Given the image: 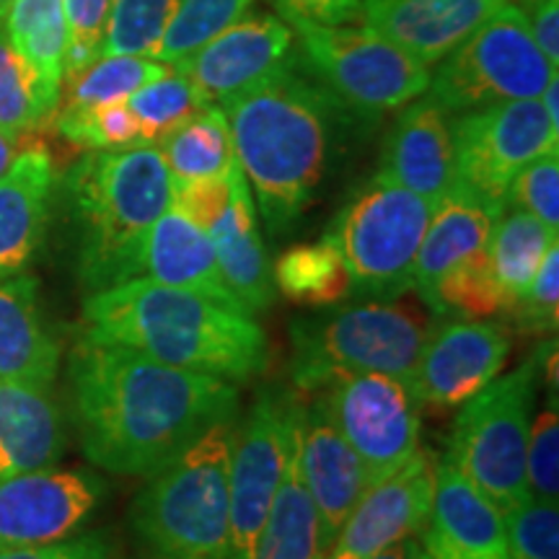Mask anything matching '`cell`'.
Masks as SVG:
<instances>
[{"label":"cell","instance_id":"6da1fadb","mask_svg":"<svg viewBox=\"0 0 559 559\" xmlns=\"http://www.w3.org/2000/svg\"><path fill=\"white\" fill-rule=\"evenodd\" d=\"M68 386L83 456L120 477L160 472L239 409L236 383L88 340L70 353Z\"/></svg>","mask_w":559,"mask_h":559},{"label":"cell","instance_id":"7a4b0ae2","mask_svg":"<svg viewBox=\"0 0 559 559\" xmlns=\"http://www.w3.org/2000/svg\"><path fill=\"white\" fill-rule=\"evenodd\" d=\"M81 340L230 383L254 379L270 366L267 337L251 313L148 277L88 293Z\"/></svg>","mask_w":559,"mask_h":559},{"label":"cell","instance_id":"3957f363","mask_svg":"<svg viewBox=\"0 0 559 559\" xmlns=\"http://www.w3.org/2000/svg\"><path fill=\"white\" fill-rule=\"evenodd\" d=\"M221 109L270 234H285L317 198L340 104L300 73L296 55Z\"/></svg>","mask_w":559,"mask_h":559},{"label":"cell","instance_id":"277c9868","mask_svg":"<svg viewBox=\"0 0 559 559\" xmlns=\"http://www.w3.org/2000/svg\"><path fill=\"white\" fill-rule=\"evenodd\" d=\"M62 198L83 290L99 293L140 277L145 236L171 200L158 145L88 151L68 169Z\"/></svg>","mask_w":559,"mask_h":559},{"label":"cell","instance_id":"5b68a950","mask_svg":"<svg viewBox=\"0 0 559 559\" xmlns=\"http://www.w3.org/2000/svg\"><path fill=\"white\" fill-rule=\"evenodd\" d=\"M236 425L221 423L169 466L151 474L130 508V534L145 559L228 557V466Z\"/></svg>","mask_w":559,"mask_h":559},{"label":"cell","instance_id":"8992f818","mask_svg":"<svg viewBox=\"0 0 559 559\" xmlns=\"http://www.w3.org/2000/svg\"><path fill=\"white\" fill-rule=\"evenodd\" d=\"M438 321L417 290L296 319L290 324L293 381L304 391H321L342 373H389L412 381Z\"/></svg>","mask_w":559,"mask_h":559},{"label":"cell","instance_id":"52a82bcc","mask_svg":"<svg viewBox=\"0 0 559 559\" xmlns=\"http://www.w3.org/2000/svg\"><path fill=\"white\" fill-rule=\"evenodd\" d=\"M539 362L534 355L508 376L489 381L461 404L451 430L445 456L500 513L531 498L526 451Z\"/></svg>","mask_w":559,"mask_h":559},{"label":"cell","instance_id":"ba28073f","mask_svg":"<svg viewBox=\"0 0 559 559\" xmlns=\"http://www.w3.org/2000/svg\"><path fill=\"white\" fill-rule=\"evenodd\" d=\"M298 37V60L340 107L381 117L415 102L430 86V68L373 29L283 19Z\"/></svg>","mask_w":559,"mask_h":559},{"label":"cell","instance_id":"9c48e42d","mask_svg":"<svg viewBox=\"0 0 559 559\" xmlns=\"http://www.w3.org/2000/svg\"><path fill=\"white\" fill-rule=\"evenodd\" d=\"M438 202L376 179L342 207L330 239L345 257L353 293L394 298L415 290L417 249Z\"/></svg>","mask_w":559,"mask_h":559},{"label":"cell","instance_id":"30bf717a","mask_svg":"<svg viewBox=\"0 0 559 559\" xmlns=\"http://www.w3.org/2000/svg\"><path fill=\"white\" fill-rule=\"evenodd\" d=\"M445 58L436 79H430L428 96L449 115L539 99L557 75L531 37L526 13L508 3Z\"/></svg>","mask_w":559,"mask_h":559},{"label":"cell","instance_id":"8fae6325","mask_svg":"<svg viewBox=\"0 0 559 559\" xmlns=\"http://www.w3.org/2000/svg\"><path fill=\"white\" fill-rule=\"evenodd\" d=\"M456 187L502 213L510 181L531 160L559 151V130L551 128L539 99L502 102L464 111L451 124Z\"/></svg>","mask_w":559,"mask_h":559},{"label":"cell","instance_id":"7c38bea8","mask_svg":"<svg viewBox=\"0 0 559 559\" xmlns=\"http://www.w3.org/2000/svg\"><path fill=\"white\" fill-rule=\"evenodd\" d=\"M321 402L366 464L370 485L391 477L417 453L423 404L412 381L389 373H342L326 383Z\"/></svg>","mask_w":559,"mask_h":559},{"label":"cell","instance_id":"4fadbf2b","mask_svg":"<svg viewBox=\"0 0 559 559\" xmlns=\"http://www.w3.org/2000/svg\"><path fill=\"white\" fill-rule=\"evenodd\" d=\"M298 400L264 389L234 432L228 466V557L251 559L283 479Z\"/></svg>","mask_w":559,"mask_h":559},{"label":"cell","instance_id":"5bb4252c","mask_svg":"<svg viewBox=\"0 0 559 559\" xmlns=\"http://www.w3.org/2000/svg\"><path fill=\"white\" fill-rule=\"evenodd\" d=\"M107 498L88 469L47 466L0 481V549L39 547L81 534Z\"/></svg>","mask_w":559,"mask_h":559},{"label":"cell","instance_id":"9a60e30c","mask_svg":"<svg viewBox=\"0 0 559 559\" xmlns=\"http://www.w3.org/2000/svg\"><path fill=\"white\" fill-rule=\"evenodd\" d=\"M510 355V334L492 319L438 321L419 355L415 386L419 404L449 412L498 379Z\"/></svg>","mask_w":559,"mask_h":559},{"label":"cell","instance_id":"2e32d148","mask_svg":"<svg viewBox=\"0 0 559 559\" xmlns=\"http://www.w3.org/2000/svg\"><path fill=\"white\" fill-rule=\"evenodd\" d=\"M438 456L419 445L402 469L368 487L324 559H370L391 544L417 536L428 519Z\"/></svg>","mask_w":559,"mask_h":559},{"label":"cell","instance_id":"e0dca14e","mask_svg":"<svg viewBox=\"0 0 559 559\" xmlns=\"http://www.w3.org/2000/svg\"><path fill=\"white\" fill-rule=\"evenodd\" d=\"M293 29L277 16H249L215 34L174 70L190 79L210 107H223L296 60Z\"/></svg>","mask_w":559,"mask_h":559},{"label":"cell","instance_id":"ac0fdd59","mask_svg":"<svg viewBox=\"0 0 559 559\" xmlns=\"http://www.w3.org/2000/svg\"><path fill=\"white\" fill-rule=\"evenodd\" d=\"M417 542L430 559H510L502 513L449 456L436 464V489Z\"/></svg>","mask_w":559,"mask_h":559},{"label":"cell","instance_id":"d6986e66","mask_svg":"<svg viewBox=\"0 0 559 559\" xmlns=\"http://www.w3.org/2000/svg\"><path fill=\"white\" fill-rule=\"evenodd\" d=\"M300 474L317 508L321 547L326 555L347 515L368 492L370 477L321 400L304 409L300 417Z\"/></svg>","mask_w":559,"mask_h":559},{"label":"cell","instance_id":"ffe728a7","mask_svg":"<svg viewBox=\"0 0 559 559\" xmlns=\"http://www.w3.org/2000/svg\"><path fill=\"white\" fill-rule=\"evenodd\" d=\"M506 3L508 0H360V11L368 29L379 32L391 45L430 68Z\"/></svg>","mask_w":559,"mask_h":559},{"label":"cell","instance_id":"44dd1931","mask_svg":"<svg viewBox=\"0 0 559 559\" xmlns=\"http://www.w3.org/2000/svg\"><path fill=\"white\" fill-rule=\"evenodd\" d=\"M376 179L440 202L456 187L449 111L430 96L404 104L383 143Z\"/></svg>","mask_w":559,"mask_h":559},{"label":"cell","instance_id":"7402d4cb","mask_svg":"<svg viewBox=\"0 0 559 559\" xmlns=\"http://www.w3.org/2000/svg\"><path fill=\"white\" fill-rule=\"evenodd\" d=\"M55 160L34 135L0 177V280L21 275L37 260L55 194Z\"/></svg>","mask_w":559,"mask_h":559},{"label":"cell","instance_id":"603a6c76","mask_svg":"<svg viewBox=\"0 0 559 559\" xmlns=\"http://www.w3.org/2000/svg\"><path fill=\"white\" fill-rule=\"evenodd\" d=\"M39 280L29 272L0 280V381L52 389L62 347L41 309Z\"/></svg>","mask_w":559,"mask_h":559},{"label":"cell","instance_id":"cb8c5ba5","mask_svg":"<svg viewBox=\"0 0 559 559\" xmlns=\"http://www.w3.org/2000/svg\"><path fill=\"white\" fill-rule=\"evenodd\" d=\"M221 275L228 290L247 313L270 309L275 300V280L264 249L257 202L251 198L249 181L239 160L230 169V200L218 221L210 226Z\"/></svg>","mask_w":559,"mask_h":559},{"label":"cell","instance_id":"d4e9b609","mask_svg":"<svg viewBox=\"0 0 559 559\" xmlns=\"http://www.w3.org/2000/svg\"><path fill=\"white\" fill-rule=\"evenodd\" d=\"M143 272L160 285L198 293V296L218 300L228 309L243 311L221 275L207 230L174 207H166V213L153 223L145 236L140 275Z\"/></svg>","mask_w":559,"mask_h":559},{"label":"cell","instance_id":"484cf974","mask_svg":"<svg viewBox=\"0 0 559 559\" xmlns=\"http://www.w3.org/2000/svg\"><path fill=\"white\" fill-rule=\"evenodd\" d=\"M66 417L50 389L0 381V481L58 466Z\"/></svg>","mask_w":559,"mask_h":559},{"label":"cell","instance_id":"4316f807","mask_svg":"<svg viewBox=\"0 0 559 559\" xmlns=\"http://www.w3.org/2000/svg\"><path fill=\"white\" fill-rule=\"evenodd\" d=\"M498 218L500 213H495L492 207H487L485 202L461 190V187H453L438 202L428 230L423 236V243L417 249L415 270H412V285H415L417 296L425 304L436 290L438 280L453 264L489 249V236H492Z\"/></svg>","mask_w":559,"mask_h":559},{"label":"cell","instance_id":"83f0119b","mask_svg":"<svg viewBox=\"0 0 559 559\" xmlns=\"http://www.w3.org/2000/svg\"><path fill=\"white\" fill-rule=\"evenodd\" d=\"M300 417H304V407L298 402L288 436L283 479H280L251 559H324L319 515L300 474Z\"/></svg>","mask_w":559,"mask_h":559},{"label":"cell","instance_id":"f1b7e54d","mask_svg":"<svg viewBox=\"0 0 559 559\" xmlns=\"http://www.w3.org/2000/svg\"><path fill=\"white\" fill-rule=\"evenodd\" d=\"M272 280L285 298L311 309H330L353 293V275L330 236L283 251L272 267Z\"/></svg>","mask_w":559,"mask_h":559},{"label":"cell","instance_id":"f546056e","mask_svg":"<svg viewBox=\"0 0 559 559\" xmlns=\"http://www.w3.org/2000/svg\"><path fill=\"white\" fill-rule=\"evenodd\" d=\"M557 243V230L544 226L523 210H502L489 236V262L498 285L510 300V311L534 283L544 257Z\"/></svg>","mask_w":559,"mask_h":559},{"label":"cell","instance_id":"4dcf8cb0","mask_svg":"<svg viewBox=\"0 0 559 559\" xmlns=\"http://www.w3.org/2000/svg\"><path fill=\"white\" fill-rule=\"evenodd\" d=\"M11 45L52 94L62 99V70L68 50V21L62 0H11L5 13Z\"/></svg>","mask_w":559,"mask_h":559},{"label":"cell","instance_id":"1f68e13d","mask_svg":"<svg viewBox=\"0 0 559 559\" xmlns=\"http://www.w3.org/2000/svg\"><path fill=\"white\" fill-rule=\"evenodd\" d=\"M171 181L226 177L236 164L234 140L221 107H207L158 143Z\"/></svg>","mask_w":559,"mask_h":559},{"label":"cell","instance_id":"d6a6232c","mask_svg":"<svg viewBox=\"0 0 559 559\" xmlns=\"http://www.w3.org/2000/svg\"><path fill=\"white\" fill-rule=\"evenodd\" d=\"M60 107V94L41 83L29 62L11 45L5 21H0V130L26 140L52 124Z\"/></svg>","mask_w":559,"mask_h":559},{"label":"cell","instance_id":"836d02e7","mask_svg":"<svg viewBox=\"0 0 559 559\" xmlns=\"http://www.w3.org/2000/svg\"><path fill=\"white\" fill-rule=\"evenodd\" d=\"M171 70L169 62L145 58V55H102L81 75L62 83V88H66L62 107L86 109L99 107V104L124 102L140 86L171 73Z\"/></svg>","mask_w":559,"mask_h":559},{"label":"cell","instance_id":"e575fe53","mask_svg":"<svg viewBox=\"0 0 559 559\" xmlns=\"http://www.w3.org/2000/svg\"><path fill=\"white\" fill-rule=\"evenodd\" d=\"M428 306L438 317H449V313H459L464 319L508 317L510 300L498 285V277H495L489 249L453 264L438 280Z\"/></svg>","mask_w":559,"mask_h":559},{"label":"cell","instance_id":"d590c367","mask_svg":"<svg viewBox=\"0 0 559 559\" xmlns=\"http://www.w3.org/2000/svg\"><path fill=\"white\" fill-rule=\"evenodd\" d=\"M124 104L138 120L140 138L145 145H158L179 124L190 122L192 117L210 107L198 86L179 70H171V73L140 86L135 94L124 99Z\"/></svg>","mask_w":559,"mask_h":559},{"label":"cell","instance_id":"8d00e7d4","mask_svg":"<svg viewBox=\"0 0 559 559\" xmlns=\"http://www.w3.org/2000/svg\"><path fill=\"white\" fill-rule=\"evenodd\" d=\"M254 0H179L177 11L166 26L156 50V58L169 66H179L200 50L215 34L247 16Z\"/></svg>","mask_w":559,"mask_h":559},{"label":"cell","instance_id":"74e56055","mask_svg":"<svg viewBox=\"0 0 559 559\" xmlns=\"http://www.w3.org/2000/svg\"><path fill=\"white\" fill-rule=\"evenodd\" d=\"M179 0H111L102 55L156 58L166 26Z\"/></svg>","mask_w":559,"mask_h":559},{"label":"cell","instance_id":"f35d334b","mask_svg":"<svg viewBox=\"0 0 559 559\" xmlns=\"http://www.w3.org/2000/svg\"><path fill=\"white\" fill-rule=\"evenodd\" d=\"M52 124L68 143L86 151H117L130 148V145H145L140 138L138 120L124 102L99 104V107L86 109L60 107L55 111Z\"/></svg>","mask_w":559,"mask_h":559},{"label":"cell","instance_id":"ab89813d","mask_svg":"<svg viewBox=\"0 0 559 559\" xmlns=\"http://www.w3.org/2000/svg\"><path fill=\"white\" fill-rule=\"evenodd\" d=\"M510 559H559L557 500L526 498L502 513Z\"/></svg>","mask_w":559,"mask_h":559},{"label":"cell","instance_id":"60d3db41","mask_svg":"<svg viewBox=\"0 0 559 559\" xmlns=\"http://www.w3.org/2000/svg\"><path fill=\"white\" fill-rule=\"evenodd\" d=\"M508 205L534 215L544 226L559 230V151L531 160L510 181Z\"/></svg>","mask_w":559,"mask_h":559},{"label":"cell","instance_id":"b9f144b4","mask_svg":"<svg viewBox=\"0 0 559 559\" xmlns=\"http://www.w3.org/2000/svg\"><path fill=\"white\" fill-rule=\"evenodd\" d=\"M109 3L111 0H62L68 21V50L62 83L81 75L91 62L102 58Z\"/></svg>","mask_w":559,"mask_h":559},{"label":"cell","instance_id":"7bdbcfd3","mask_svg":"<svg viewBox=\"0 0 559 559\" xmlns=\"http://www.w3.org/2000/svg\"><path fill=\"white\" fill-rule=\"evenodd\" d=\"M528 495L539 500H557L559 495V415L557 400L534 419L526 451Z\"/></svg>","mask_w":559,"mask_h":559},{"label":"cell","instance_id":"ee69618b","mask_svg":"<svg viewBox=\"0 0 559 559\" xmlns=\"http://www.w3.org/2000/svg\"><path fill=\"white\" fill-rule=\"evenodd\" d=\"M508 317L515 319V324L523 332L531 334H555L559 321V247L549 249L544 257L534 283L523 293V298L513 306Z\"/></svg>","mask_w":559,"mask_h":559},{"label":"cell","instance_id":"f6af8a7d","mask_svg":"<svg viewBox=\"0 0 559 559\" xmlns=\"http://www.w3.org/2000/svg\"><path fill=\"white\" fill-rule=\"evenodd\" d=\"M234 169V166H230ZM230 200V171L226 177H205L192 181H171L169 207L198 223L200 228L210 230L221 218Z\"/></svg>","mask_w":559,"mask_h":559},{"label":"cell","instance_id":"bcb514c9","mask_svg":"<svg viewBox=\"0 0 559 559\" xmlns=\"http://www.w3.org/2000/svg\"><path fill=\"white\" fill-rule=\"evenodd\" d=\"M0 559H117V544L109 531H81L70 539L39 547L0 549Z\"/></svg>","mask_w":559,"mask_h":559},{"label":"cell","instance_id":"7dc6e473","mask_svg":"<svg viewBox=\"0 0 559 559\" xmlns=\"http://www.w3.org/2000/svg\"><path fill=\"white\" fill-rule=\"evenodd\" d=\"M280 19H304L311 24L342 26L362 19L360 0H272Z\"/></svg>","mask_w":559,"mask_h":559},{"label":"cell","instance_id":"c3c4849f","mask_svg":"<svg viewBox=\"0 0 559 559\" xmlns=\"http://www.w3.org/2000/svg\"><path fill=\"white\" fill-rule=\"evenodd\" d=\"M526 9V24L536 47L551 68H559V0H536Z\"/></svg>","mask_w":559,"mask_h":559},{"label":"cell","instance_id":"681fc988","mask_svg":"<svg viewBox=\"0 0 559 559\" xmlns=\"http://www.w3.org/2000/svg\"><path fill=\"white\" fill-rule=\"evenodd\" d=\"M419 555H423V547H419L417 536H409V539H402L386 549H381L379 555H373L370 559H419Z\"/></svg>","mask_w":559,"mask_h":559},{"label":"cell","instance_id":"f907efd6","mask_svg":"<svg viewBox=\"0 0 559 559\" xmlns=\"http://www.w3.org/2000/svg\"><path fill=\"white\" fill-rule=\"evenodd\" d=\"M539 102H542V109L547 111L551 128L559 130V79L557 75L547 83V88L542 91Z\"/></svg>","mask_w":559,"mask_h":559},{"label":"cell","instance_id":"816d5d0a","mask_svg":"<svg viewBox=\"0 0 559 559\" xmlns=\"http://www.w3.org/2000/svg\"><path fill=\"white\" fill-rule=\"evenodd\" d=\"M34 138V135H32ZM29 140V138H26ZM26 140H19V138H11L5 135L3 130H0V177H3L5 169L13 164V158H16V153L24 148Z\"/></svg>","mask_w":559,"mask_h":559},{"label":"cell","instance_id":"f5cc1de1","mask_svg":"<svg viewBox=\"0 0 559 559\" xmlns=\"http://www.w3.org/2000/svg\"><path fill=\"white\" fill-rule=\"evenodd\" d=\"M11 9V0H0V21H5V13Z\"/></svg>","mask_w":559,"mask_h":559},{"label":"cell","instance_id":"db71d44e","mask_svg":"<svg viewBox=\"0 0 559 559\" xmlns=\"http://www.w3.org/2000/svg\"><path fill=\"white\" fill-rule=\"evenodd\" d=\"M519 3H523V5H531V3H536V0H519Z\"/></svg>","mask_w":559,"mask_h":559},{"label":"cell","instance_id":"11a10c76","mask_svg":"<svg viewBox=\"0 0 559 559\" xmlns=\"http://www.w3.org/2000/svg\"><path fill=\"white\" fill-rule=\"evenodd\" d=\"M419 559H430L428 555H425V551H423V555H419Z\"/></svg>","mask_w":559,"mask_h":559}]
</instances>
